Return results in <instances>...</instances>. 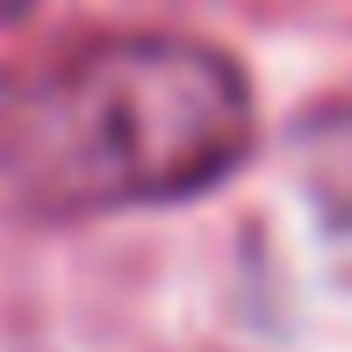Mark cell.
I'll return each mask as SVG.
<instances>
[{
  "label": "cell",
  "mask_w": 352,
  "mask_h": 352,
  "mask_svg": "<svg viewBox=\"0 0 352 352\" xmlns=\"http://www.w3.org/2000/svg\"><path fill=\"white\" fill-rule=\"evenodd\" d=\"M252 151V87L195 36H101L0 87V173L43 209H144Z\"/></svg>",
  "instance_id": "1"
},
{
  "label": "cell",
  "mask_w": 352,
  "mask_h": 352,
  "mask_svg": "<svg viewBox=\"0 0 352 352\" xmlns=\"http://www.w3.org/2000/svg\"><path fill=\"white\" fill-rule=\"evenodd\" d=\"M302 151V187H309L316 216L338 237H352V101L345 108H316L295 137Z\"/></svg>",
  "instance_id": "2"
},
{
  "label": "cell",
  "mask_w": 352,
  "mask_h": 352,
  "mask_svg": "<svg viewBox=\"0 0 352 352\" xmlns=\"http://www.w3.org/2000/svg\"><path fill=\"white\" fill-rule=\"evenodd\" d=\"M29 8V0H0V22H8V14H22Z\"/></svg>",
  "instance_id": "3"
}]
</instances>
